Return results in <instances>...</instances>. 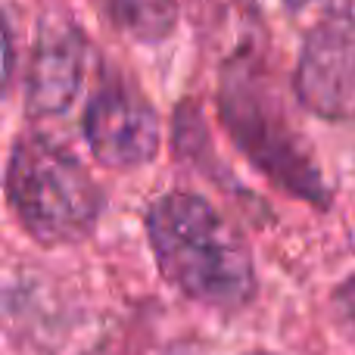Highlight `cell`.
Returning <instances> with one entry per match:
<instances>
[{
	"label": "cell",
	"instance_id": "obj_5",
	"mask_svg": "<svg viewBox=\"0 0 355 355\" xmlns=\"http://www.w3.org/2000/svg\"><path fill=\"white\" fill-rule=\"evenodd\" d=\"M94 50L85 28L66 16H47L37 25L25 60V110L35 119L66 116L78 103L87 81Z\"/></svg>",
	"mask_w": 355,
	"mask_h": 355
},
{
	"label": "cell",
	"instance_id": "obj_7",
	"mask_svg": "<svg viewBox=\"0 0 355 355\" xmlns=\"http://www.w3.org/2000/svg\"><path fill=\"white\" fill-rule=\"evenodd\" d=\"M202 44L218 50L225 60L256 53L262 41L259 0H187Z\"/></svg>",
	"mask_w": 355,
	"mask_h": 355
},
{
	"label": "cell",
	"instance_id": "obj_8",
	"mask_svg": "<svg viewBox=\"0 0 355 355\" xmlns=\"http://www.w3.org/2000/svg\"><path fill=\"white\" fill-rule=\"evenodd\" d=\"M103 12L122 35L141 44H159L178 28V0H103Z\"/></svg>",
	"mask_w": 355,
	"mask_h": 355
},
{
	"label": "cell",
	"instance_id": "obj_1",
	"mask_svg": "<svg viewBox=\"0 0 355 355\" xmlns=\"http://www.w3.org/2000/svg\"><path fill=\"white\" fill-rule=\"evenodd\" d=\"M156 268L184 300L221 315H240L256 302V259L243 234L200 193L168 190L144 215Z\"/></svg>",
	"mask_w": 355,
	"mask_h": 355
},
{
	"label": "cell",
	"instance_id": "obj_10",
	"mask_svg": "<svg viewBox=\"0 0 355 355\" xmlns=\"http://www.w3.org/2000/svg\"><path fill=\"white\" fill-rule=\"evenodd\" d=\"M327 309H331V321L337 324V331L343 334L349 343H355V271L331 290Z\"/></svg>",
	"mask_w": 355,
	"mask_h": 355
},
{
	"label": "cell",
	"instance_id": "obj_11",
	"mask_svg": "<svg viewBox=\"0 0 355 355\" xmlns=\"http://www.w3.org/2000/svg\"><path fill=\"white\" fill-rule=\"evenodd\" d=\"M250 355H271V352H250Z\"/></svg>",
	"mask_w": 355,
	"mask_h": 355
},
{
	"label": "cell",
	"instance_id": "obj_3",
	"mask_svg": "<svg viewBox=\"0 0 355 355\" xmlns=\"http://www.w3.org/2000/svg\"><path fill=\"white\" fill-rule=\"evenodd\" d=\"M6 206L47 250L75 246L97 231L106 196L85 162L47 135H19L6 156Z\"/></svg>",
	"mask_w": 355,
	"mask_h": 355
},
{
	"label": "cell",
	"instance_id": "obj_2",
	"mask_svg": "<svg viewBox=\"0 0 355 355\" xmlns=\"http://www.w3.org/2000/svg\"><path fill=\"white\" fill-rule=\"evenodd\" d=\"M215 106L231 144L259 175L318 212L331 209L334 196L318 159L293 125L281 85L259 50L221 62Z\"/></svg>",
	"mask_w": 355,
	"mask_h": 355
},
{
	"label": "cell",
	"instance_id": "obj_9",
	"mask_svg": "<svg viewBox=\"0 0 355 355\" xmlns=\"http://www.w3.org/2000/svg\"><path fill=\"white\" fill-rule=\"evenodd\" d=\"M293 25H302V31H312L315 25L331 22L340 16H352L355 0H281Z\"/></svg>",
	"mask_w": 355,
	"mask_h": 355
},
{
	"label": "cell",
	"instance_id": "obj_6",
	"mask_svg": "<svg viewBox=\"0 0 355 355\" xmlns=\"http://www.w3.org/2000/svg\"><path fill=\"white\" fill-rule=\"evenodd\" d=\"M296 100L327 122H355V16H340L306 31L293 72Z\"/></svg>",
	"mask_w": 355,
	"mask_h": 355
},
{
	"label": "cell",
	"instance_id": "obj_4",
	"mask_svg": "<svg viewBox=\"0 0 355 355\" xmlns=\"http://www.w3.org/2000/svg\"><path fill=\"white\" fill-rule=\"evenodd\" d=\"M81 131L91 156L106 168L131 172L156 159L162 141L159 116L128 78L110 72L85 106Z\"/></svg>",
	"mask_w": 355,
	"mask_h": 355
}]
</instances>
